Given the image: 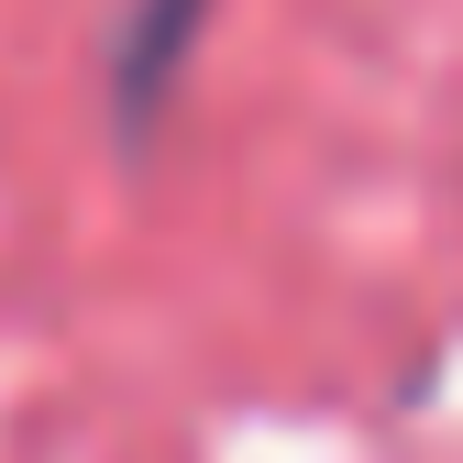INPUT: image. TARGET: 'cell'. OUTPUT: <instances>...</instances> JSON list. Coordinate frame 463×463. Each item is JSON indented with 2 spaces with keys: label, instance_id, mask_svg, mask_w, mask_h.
<instances>
[{
  "label": "cell",
  "instance_id": "cell-1",
  "mask_svg": "<svg viewBox=\"0 0 463 463\" xmlns=\"http://www.w3.org/2000/svg\"><path fill=\"white\" fill-rule=\"evenodd\" d=\"M199 33H210V0H133L122 12V44H110V122H122V144H144L165 122Z\"/></svg>",
  "mask_w": 463,
  "mask_h": 463
}]
</instances>
